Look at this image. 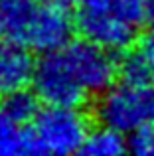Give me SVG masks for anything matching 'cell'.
<instances>
[{"mask_svg":"<svg viewBox=\"0 0 154 156\" xmlns=\"http://www.w3.org/2000/svg\"><path fill=\"white\" fill-rule=\"evenodd\" d=\"M36 61L28 48L8 42L0 36V95L26 87L32 83Z\"/></svg>","mask_w":154,"mask_h":156,"instance_id":"7","label":"cell"},{"mask_svg":"<svg viewBox=\"0 0 154 156\" xmlns=\"http://www.w3.org/2000/svg\"><path fill=\"white\" fill-rule=\"evenodd\" d=\"M30 2H46V0H30Z\"/></svg>","mask_w":154,"mask_h":156,"instance_id":"17","label":"cell"},{"mask_svg":"<svg viewBox=\"0 0 154 156\" xmlns=\"http://www.w3.org/2000/svg\"><path fill=\"white\" fill-rule=\"evenodd\" d=\"M128 150L140 156L154 154V125L142 126L128 134Z\"/></svg>","mask_w":154,"mask_h":156,"instance_id":"13","label":"cell"},{"mask_svg":"<svg viewBox=\"0 0 154 156\" xmlns=\"http://www.w3.org/2000/svg\"><path fill=\"white\" fill-rule=\"evenodd\" d=\"M58 2L65 4V6H81V4H83L85 0H58Z\"/></svg>","mask_w":154,"mask_h":156,"instance_id":"16","label":"cell"},{"mask_svg":"<svg viewBox=\"0 0 154 156\" xmlns=\"http://www.w3.org/2000/svg\"><path fill=\"white\" fill-rule=\"evenodd\" d=\"M38 154L32 130L6 119L0 113V156Z\"/></svg>","mask_w":154,"mask_h":156,"instance_id":"9","label":"cell"},{"mask_svg":"<svg viewBox=\"0 0 154 156\" xmlns=\"http://www.w3.org/2000/svg\"><path fill=\"white\" fill-rule=\"evenodd\" d=\"M38 95L32 91H28L26 87L10 91L6 95H2L0 101V113L6 119L18 122V125H32V121L36 119V115L40 113L38 107Z\"/></svg>","mask_w":154,"mask_h":156,"instance_id":"10","label":"cell"},{"mask_svg":"<svg viewBox=\"0 0 154 156\" xmlns=\"http://www.w3.org/2000/svg\"><path fill=\"white\" fill-rule=\"evenodd\" d=\"M89 117L81 107L46 105L32 121V134L38 154L81 152L89 133Z\"/></svg>","mask_w":154,"mask_h":156,"instance_id":"2","label":"cell"},{"mask_svg":"<svg viewBox=\"0 0 154 156\" xmlns=\"http://www.w3.org/2000/svg\"><path fill=\"white\" fill-rule=\"evenodd\" d=\"M63 53L89 95H101L119 77V59L113 55V51L85 38L79 42H69L63 48Z\"/></svg>","mask_w":154,"mask_h":156,"instance_id":"5","label":"cell"},{"mask_svg":"<svg viewBox=\"0 0 154 156\" xmlns=\"http://www.w3.org/2000/svg\"><path fill=\"white\" fill-rule=\"evenodd\" d=\"M119 77L127 83H154V69L148 63V59L142 55V51H123L119 59Z\"/></svg>","mask_w":154,"mask_h":156,"instance_id":"12","label":"cell"},{"mask_svg":"<svg viewBox=\"0 0 154 156\" xmlns=\"http://www.w3.org/2000/svg\"><path fill=\"white\" fill-rule=\"evenodd\" d=\"M138 50L142 51V55L148 59V63H150L152 69H154V26L140 36V40H138Z\"/></svg>","mask_w":154,"mask_h":156,"instance_id":"14","label":"cell"},{"mask_svg":"<svg viewBox=\"0 0 154 156\" xmlns=\"http://www.w3.org/2000/svg\"><path fill=\"white\" fill-rule=\"evenodd\" d=\"M95 115L101 125L124 134L154 125V83H113L99 95Z\"/></svg>","mask_w":154,"mask_h":156,"instance_id":"1","label":"cell"},{"mask_svg":"<svg viewBox=\"0 0 154 156\" xmlns=\"http://www.w3.org/2000/svg\"><path fill=\"white\" fill-rule=\"evenodd\" d=\"M32 87L40 101L46 105H61V107H83L89 99V93L79 83L61 50L42 53L36 61Z\"/></svg>","mask_w":154,"mask_h":156,"instance_id":"4","label":"cell"},{"mask_svg":"<svg viewBox=\"0 0 154 156\" xmlns=\"http://www.w3.org/2000/svg\"><path fill=\"white\" fill-rule=\"evenodd\" d=\"M75 28L85 40L119 53L135 44L136 30L109 0H85L75 14Z\"/></svg>","mask_w":154,"mask_h":156,"instance_id":"3","label":"cell"},{"mask_svg":"<svg viewBox=\"0 0 154 156\" xmlns=\"http://www.w3.org/2000/svg\"><path fill=\"white\" fill-rule=\"evenodd\" d=\"M67 8L69 6L58 2V0L38 4L26 44L28 50L47 53L61 50L71 42L73 30H77V28H75V18L69 14Z\"/></svg>","mask_w":154,"mask_h":156,"instance_id":"6","label":"cell"},{"mask_svg":"<svg viewBox=\"0 0 154 156\" xmlns=\"http://www.w3.org/2000/svg\"><path fill=\"white\" fill-rule=\"evenodd\" d=\"M38 4L30 0H0V36L26 48Z\"/></svg>","mask_w":154,"mask_h":156,"instance_id":"8","label":"cell"},{"mask_svg":"<svg viewBox=\"0 0 154 156\" xmlns=\"http://www.w3.org/2000/svg\"><path fill=\"white\" fill-rule=\"evenodd\" d=\"M146 8H148V22L154 26V0H146Z\"/></svg>","mask_w":154,"mask_h":156,"instance_id":"15","label":"cell"},{"mask_svg":"<svg viewBox=\"0 0 154 156\" xmlns=\"http://www.w3.org/2000/svg\"><path fill=\"white\" fill-rule=\"evenodd\" d=\"M127 150L128 138H124V133L111 129L107 125H101L99 129L89 133L81 152L87 156H119Z\"/></svg>","mask_w":154,"mask_h":156,"instance_id":"11","label":"cell"}]
</instances>
